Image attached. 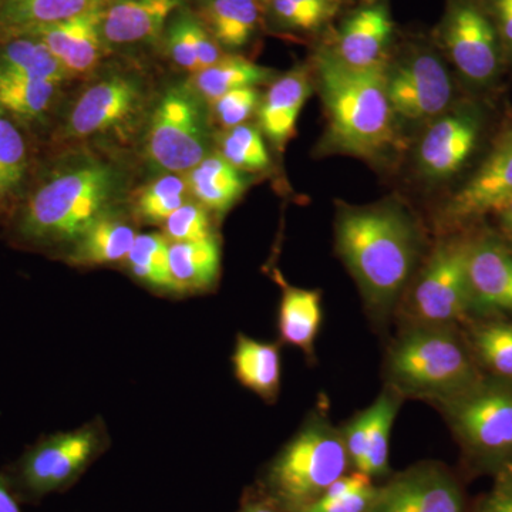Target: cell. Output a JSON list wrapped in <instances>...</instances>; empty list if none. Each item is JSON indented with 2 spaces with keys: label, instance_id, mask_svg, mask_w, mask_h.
<instances>
[{
  "label": "cell",
  "instance_id": "7402d4cb",
  "mask_svg": "<svg viewBox=\"0 0 512 512\" xmlns=\"http://www.w3.org/2000/svg\"><path fill=\"white\" fill-rule=\"evenodd\" d=\"M170 271L175 295L210 291L221 272V249L217 238L194 242H170Z\"/></svg>",
  "mask_w": 512,
  "mask_h": 512
},
{
  "label": "cell",
  "instance_id": "2e32d148",
  "mask_svg": "<svg viewBox=\"0 0 512 512\" xmlns=\"http://www.w3.org/2000/svg\"><path fill=\"white\" fill-rule=\"evenodd\" d=\"M143 101V87L133 76L113 74L93 84L70 111L67 134L74 138L96 136L130 120Z\"/></svg>",
  "mask_w": 512,
  "mask_h": 512
},
{
  "label": "cell",
  "instance_id": "52a82bcc",
  "mask_svg": "<svg viewBox=\"0 0 512 512\" xmlns=\"http://www.w3.org/2000/svg\"><path fill=\"white\" fill-rule=\"evenodd\" d=\"M111 437L101 417L69 431L43 436L6 470L22 504H37L66 493L107 453Z\"/></svg>",
  "mask_w": 512,
  "mask_h": 512
},
{
  "label": "cell",
  "instance_id": "4316f807",
  "mask_svg": "<svg viewBox=\"0 0 512 512\" xmlns=\"http://www.w3.org/2000/svg\"><path fill=\"white\" fill-rule=\"evenodd\" d=\"M164 35L168 55L188 72L198 73L222 59L220 45L187 6L170 19Z\"/></svg>",
  "mask_w": 512,
  "mask_h": 512
},
{
  "label": "cell",
  "instance_id": "6da1fadb",
  "mask_svg": "<svg viewBox=\"0 0 512 512\" xmlns=\"http://www.w3.org/2000/svg\"><path fill=\"white\" fill-rule=\"evenodd\" d=\"M336 245L377 322L389 319L412 279L419 234L392 205L346 208L336 221Z\"/></svg>",
  "mask_w": 512,
  "mask_h": 512
},
{
  "label": "cell",
  "instance_id": "ee69618b",
  "mask_svg": "<svg viewBox=\"0 0 512 512\" xmlns=\"http://www.w3.org/2000/svg\"><path fill=\"white\" fill-rule=\"evenodd\" d=\"M237 512H284L258 488H249Z\"/></svg>",
  "mask_w": 512,
  "mask_h": 512
},
{
  "label": "cell",
  "instance_id": "7c38bea8",
  "mask_svg": "<svg viewBox=\"0 0 512 512\" xmlns=\"http://www.w3.org/2000/svg\"><path fill=\"white\" fill-rule=\"evenodd\" d=\"M367 512H467L457 477L443 464L421 463L377 487Z\"/></svg>",
  "mask_w": 512,
  "mask_h": 512
},
{
  "label": "cell",
  "instance_id": "e0dca14e",
  "mask_svg": "<svg viewBox=\"0 0 512 512\" xmlns=\"http://www.w3.org/2000/svg\"><path fill=\"white\" fill-rule=\"evenodd\" d=\"M187 0H107L101 12L106 46L146 45L163 36Z\"/></svg>",
  "mask_w": 512,
  "mask_h": 512
},
{
  "label": "cell",
  "instance_id": "ac0fdd59",
  "mask_svg": "<svg viewBox=\"0 0 512 512\" xmlns=\"http://www.w3.org/2000/svg\"><path fill=\"white\" fill-rule=\"evenodd\" d=\"M104 5L106 3L62 22L40 26L23 36L42 42L70 76L90 72L107 47L100 26Z\"/></svg>",
  "mask_w": 512,
  "mask_h": 512
},
{
  "label": "cell",
  "instance_id": "7dc6e473",
  "mask_svg": "<svg viewBox=\"0 0 512 512\" xmlns=\"http://www.w3.org/2000/svg\"><path fill=\"white\" fill-rule=\"evenodd\" d=\"M365 2L373 3L375 0H365Z\"/></svg>",
  "mask_w": 512,
  "mask_h": 512
},
{
  "label": "cell",
  "instance_id": "f546056e",
  "mask_svg": "<svg viewBox=\"0 0 512 512\" xmlns=\"http://www.w3.org/2000/svg\"><path fill=\"white\" fill-rule=\"evenodd\" d=\"M192 194L205 208L225 212L235 204L247 188V180L238 168L221 154L205 157L188 175Z\"/></svg>",
  "mask_w": 512,
  "mask_h": 512
},
{
  "label": "cell",
  "instance_id": "f6af8a7d",
  "mask_svg": "<svg viewBox=\"0 0 512 512\" xmlns=\"http://www.w3.org/2000/svg\"><path fill=\"white\" fill-rule=\"evenodd\" d=\"M493 215L498 224V237L503 239L508 247L512 248V197L501 205Z\"/></svg>",
  "mask_w": 512,
  "mask_h": 512
},
{
  "label": "cell",
  "instance_id": "cb8c5ba5",
  "mask_svg": "<svg viewBox=\"0 0 512 512\" xmlns=\"http://www.w3.org/2000/svg\"><path fill=\"white\" fill-rule=\"evenodd\" d=\"M137 235L128 222L106 215L74 242L66 261L84 268L119 264L126 261Z\"/></svg>",
  "mask_w": 512,
  "mask_h": 512
},
{
  "label": "cell",
  "instance_id": "603a6c76",
  "mask_svg": "<svg viewBox=\"0 0 512 512\" xmlns=\"http://www.w3.org/2000/svg\"><path fill=\"white\" fill-rule=\"evenodd\" d=\"M461 329L481 373L512 382V319L470 318Z\"/></svg>",
  "mask_w": 512,
  "mask_h": 512
},
{
  "label": "cell",
  "instance_id": "8992f818",
  "mask_svg": "<svg viewBox=\"0 0 512 512\" xmlns=\"http://www.w3.org/2000/svg\"><path fill=\"white\" fill-rule=\"evenodd\" d=\"M473 476L512 468V382L483 376L460 396L439 404Z\"/></svg>",
  "mask_w": 512,
  "mask_h": 512
},
{
  "label": "cell",
  "instance_id": "484cf974",
  "mask_svg": "<svg viewBox=\"0 0 512 512\" xmlns=\"http://www.w3.org/2000/svg\"><path fill=\"white\" fill-rule=\"evenodd\" d=\"M107 0H0V42L82 15Z\"/></svg>",
  "mask_w": 512,
  "mask_h": 512
},
{
  "label": "cell",
  "instance_id": "ffe728a7",
  "mask_svg": "<svg viewBox=\"0 0 512 512\" xmlns=\"http://www.w3.org/2000/svg\"><path fill=\"white\" fill-rule=\"evenodd\" d=\"M311 79L305 69H293L272 84L259 104L262 131L278 148L296 133V123L306 100L311 96Z\"/></svg>",
  "mask_w": 512,
  "mask_h": 512
},
{
  "label": "cell",
  "instance_id": "44dd1931",
  "mask_svg": "<svg viewBox=\"0 0 512 512\" xmlns=\"http://www.w3.org/2000/svg\"><path fill=\"white\" fill-rule=\"evenodd\" d=\"M232 369L241 386L274 403L281 392L282 359L278 343L262 342L238 333L232 352Z\"/></svg>",
  "mask_w": 512,
  "mask_h": 512
},
{
  "label": "cell",
  "instance_id": "7bdbcfd3",
  "mask_svg": "<svg viewBox=\"0 0 512 512\" xmlns=\"http://www.w3.org/2000/svg\"><path fill=\"white\" fill-rule=\"evenodd\" d=\"M481 3L497 30L508 66L512 64V0H481Z\"/></svg>",
  "mask_w": 512,
  "mask_h": 512
},
{
  "label": "cell",
  "instance_id": "4dcf8cb0",
  "mask_svg": "<svg viewBox=\"0 0 512 512\" xmlns=\"http://www.w3.org/2000/svg\"><path fill=\"white\" fill-rule=\"evenodd\" d=\"M0 73L18 74L56 84L70 76L42 42L29 36L0 42Z\"/></svg>",
  "mask_w": 512,
  "mask_h": 512
},
{
  "label": "cell",
  "instance_id": "83f0119b",
  "mask_svg": "<svg viewBox=\"0 0 512 512\" xmlns=\"http://www.w3.org/2000/svg\"><path fill=\"white\" fill-rule=\"evenodd\" d=\"M198 18L220 47L238 50L258 30L261 5L259 0H201Z\"/></svg>",
  "mask_w": 512,
  "mask_h": 512
},
{
  "label": "cell",
  "instance_id": "7a4b0ae2",
  "mask_svg": "<svg viewBox=\"0 0 512 512\" xmlns=\"http://www.w3.org/2000/svg\"><path fill=\"white\" fill-rule=\"evenodd\" d=\"M119 184L117 171L93 158L62 168L37 187L20 211L19 241L33 248H72L110 214Z\"/></svg>",
  "mask_w": 512,
  "mask_h": 512
},
{
  "label": "cell",
  "instance_id": "836d02e7",
  "mask_svg": "<svg viewBox=\"0 0 512 512\" xmlns=\"http://www.w3.org/2000/svg\"><path fill=\"white\" fill-rule=\"evenodd\" d=\"M59 84L0 73V109L19 120L42 119L52 106Z\"/></svg>",
  "mask_w": 512,
  "mask_h": 512
},
{
  "label": "cell",
  "instance_id": "4fadbf2b",
  "mask_svg": "<svg viewBox=\"0 0 512 512\" xmlns=\"http://www.w3.org/2000/svg\"><path fill=\"white\" fill-rule=\"evenodd\" d=\"M512 197V123L498 134L476 173L447 202L444 220L468 228Z\"/></svg>",
  "mask_w": 512,
  "mask_h": 512
},
{
  "label": "cell",
  "instance_id": "74e56055",
  "mask_svg": "<svg viewBox=\"0 0 512 512\" xmlns=\"http://www.w3.org/2000/svg\"><path fill=\"white\" fill-rule=\"evenodd\" d=\"M221 156L239 171H262L271 164L261 131L249 124L229 128L221 140Z\"/></svg>",
  "mask_w": 512,
  "mask_h": 512
},
{
  "label": "cell",
  "instance_id": "bcb514c9",
  "mask_svg": "<svg viewBox=\"0 0 512 512\" xmlns=\"http://www.w3.org/2000/svg\"><path fill=\"white\" fill-rule=\"evenodd\" d=\"M18 495L13 491L8 477L0 471V512H23Z\"/></svg>",
  "mask_w": 512,
  "mask_h": 512
},
{
  "label": "cell",
  "instance_id": "f1b7e54d",
  "mask_svg": "<svg viewBox=\"0 0 512 512\" xmlns=\"http://www.w3.org/2000/svg\"><path fill=\"white\" fill-rule=\"evenodd\" d=\"M403 397L392 387L386 386L372 406L367 407L363 460L360 473L370 478L386 477L390 473V434Z\"/></svg>",
  "mask_w": 512,
  "mask_h": 512
},
{
  "label": "cell",
  "instance_id": "d6986e66",
  "mask_svg": "<svg viewBox=\"0 0 512 512\" xmlns=\"http://www.w3.org/2000/svg\"><path fill=\"white\" fill-rule=\"evenodd\" d=\"M393 22L384 5H370L350 15L336 37L333 55L353 69L387 66Z\"/></svg>",
  "mask_w": 512,
  "mask_h": 512
},
{
  "label": "cell",
  "instance_id": "f35d334b",
  "mask_svg": "<svg viewBox=\"0 0 512 512\" xmlns=\"http://www.w3.org/2000/svg\"><path fill=\"white\" fill-rule=\"evenodd\" d=\"M269 5L282 28L315 32L336 15L340 0H269Z\"/></svg>",
  "mask_w": 512,
  "mask_h": 512
},
{
  "label": "cell",
  "instance_id": "d590c367",
  "mask_svg": "<svg viewBox=\"0 0 512 512\" xmlns=\"http://www.w3.org/2000/svg\"><path fill=\"white\" fill-rule=\"evenodd\" d=\"M28 170L25 138L8 113L0 109V197L12 194Z\"/></svg>",
  "mask_w": 512,
  "mask_h": 512
},
{
  "label": "cell",
  "instance_id": "30bf717a",
  "mask_svg": "<svg viewBox=\"0 0 512 512\" xmlns=\"http://www.w3.org/2000/svg\"><path fill=\"white\" fill-rule=\"evenodd\" d=\"M208 127L201 96L187 86L168 89L158 101L147 136V153L167 171L192 170L207 157Z\"/></svg>",
  "mask_w": 512,
  "mask_h": 512
},
{
  "label": "cell",
  "instance_id": "ab89813d",
  "mask_svg": "<svg viewBox=\"0 0 512 512\" xmlns=\"http://www.w3.org/2000/svg\"><path fill=\"white\" fill-rule=\"evenodd\" d=\"M164 237L170 242H194L215 237L204 205L185 202L164 222Z\"/></svg>",
  "mask_w": 512,
  "mask_h": 512
},
{
  "label": "cell",
  "instance_id": "5b68a950",
  "mask_svg": "<svg viewBox=\"0 0 512 512\" xmlns=\"http://www.w3.org/2000/svg\"><path fill=\"white\" fill-rule=\"evenodd\" d=\"M345 440L328 417L313 412L265 468L258 488L284 512H301L348 473Z\"/></svg>",
  "mask_w": 512,
  "mask_h": 512
},
{
  "label": "cell",
  "instance_id": "5bb4252c",
  "mask_svg": "<svg viewBox=\"0 0 512 512\" xmlns=\"http://www.w3.org/2000/svg\"><path fill=\"white\" fill-rule=\"evenodd\" d=\"M483 128V111L471 104L441 114L426 131L417 150L421 173L433 180L453 177L473 156Z\"/></svg>",
  "mask_w": 512,
  "mask_h": 512
},
{
  "label": "cell",
  "instance_id": "60d3db41",
  "mask_svg": "<svg viewBox=\"0 0 512 512\" xmlns=\"http://www.w3.org/2000/svg\"><path fill=\"white\" fill-rule=\"evenodd\" d=\"M214 113L225 128L245 124L259 106V92L256 87L232 90L214 101Z\"/></svg>",
  "mask_w": 512,
  "mask_h": 512
},
{
  "label": "cell",
  "instance_id": "9c48e42d",
  "mask_svg": "<svg viewBox=\"0 0 512 512\" xmlns=\"http://www.w3.org/2000/svg\"><path fill=\"white\" fill-rule=\"evenodd\" d=\"M439 36L457 72L471 86L490 89L500 80L507 62L481 0H448Z\"/></svg>",
  "mask_w": 512,
  "mask_h": 512
},
{
  "label": "cell",
  "instance_id": "277c9868",
  "mask_svg": "<svg viewBox=\"0 0 512 512\" xmlns=\"http://www.w3.org/2000/svg\"><path fill=\"white\" fill-rule=\"evenodd\" d=\"M386 386L403 399L439 404L483 379L461 326L404 328L387 352Z\"/></svg>",
  "mask_w": 512,
  "mask_h": 512
},
{
  "label": "cell",
  "instance_id": "1f68e13d",
  "mask_svg": "<svg viewBox=\"0 0 512 512\" xmlns=\"http://www.w3.org/2000/svg\"><path fill=\"white\" fill-rule=\"evenodd\" d=\"M124 262L140 284L156 292L175 295L170 271V241L163 234H138Z\"/></svg>",
  "mask_w": 512,
  "mask_h": 512
},
{
  "label": "cell",
  "instance_id": "d4e9b609",
  "mask_svg": "<svg viewBox=\"0 0 512 512\" xmlns=\"http://www.w3.org/2000/svg\"><path fill=\"white\" fill-rule=\"evenodd\" d=\"M282 298L278 311L279 339L301 349L306 357L315 353V342L322 325V296L319 291L296 288L281 281Z\"/></svg>",
  "mask_w": 512,
  "mask_h": 512
},
{
  "label": "cell",
  "instance_id": "8d00e7d4",
  "mask_svg": "<svg viewBox=\"0 0 512 512\" xmlns=\"http://www.w3.org/2000/svg\"><path fill=\"white\" fill-rule=\"evenodd\" d=\"M185 192L187 185L183 178L173 174L158 178L138 194V217L148 224H164L174 211L185 204Z\"/></svg>",
  "mask_w": 512,
  "mask_h": 512
},
{
  "label": "cell",
  "instance_id": "8fae6325",
  "mask_svg": "<svg viewBox=\"0 0 512 512\" xmlns=\"http://www.w3.org/2000/svg\"><path fill=\"white\" fill-rule=\"evenodd\" d=\"M387 93L394 114L407 120H427L450 109L454 87L440 57L421 50L387 72Z\"/></svg>",
  "mask_w": 512,
  "mask_h": 512
},
{
  "label": "cell",
  "instance_id": "b9f144b4",
  "mask_svg": "<svg viewBox=\"0 0 512 512\" xmlns=\"http://www.w3.org/2000/svg\"><path fill=\"white\" fill-rule=\"evenodd\" d=\"M493 480L490 490L478 498L471 512H512V468Z\"/></svg>",
  "mask_w": 512,
  "mask_h": 512
},
{
  "label": "cell",
  "instance_id": "ba28073f",
  "mask_svg": "<svg viewBox=\"0 0 512 512\" xmlns=\"http://www.w3.org/2000/svg\"><path fill=\"white\" fill-rule=\"evenodd\" d=\"M473 231L444 239L404 298V328L461 326L471 318L468 256Z\"/></svg>",
  "mask_w": 512,
  "mask_h": 512
},
{
  "label": "cell",
  "instance_id": "3957f363",
  "mask_svg": "<svg viewBox=\"0 0 512 512\" xmlns=\"http://www.w3.org/2000/svg\"><path fill=\"white\" fill-rule=\"evenodd\" d=\"M315 69L329 117L330 146L365 158L392 146L396 128L387 66L353 69L329 49L316 55Z\"/></svg>",
  "mask_w": 512,
  "mask_h": 512
},
{
  "label": "cell",
  "instance_id": "e575fe53",
  "mask_svg": "<svg viewBox=\"0 0 512 512\" xmlns=\"http://www.w3.org/2000/svg\"><path fill=\"white\" fill-rule=\"evenodd\" d=\"M376 494L372 478L355 470L336 480L318 501L301 512H367Z\"/></svg>",
  "mask_w": 512,
  "mask_h": 512
},
{
  "label": "cell",
  "instance_id": "d6a6232c",
  "mask_svg": "<svg viewBox=\"0 0 512 512\" xmlns=\"http://www.w3.org/2000/svg\"><path fill=\"white\" fill-rule=\"evenodd\" d=\"M272 76L274 72L249 60L241 57H222L220 62L195 73V92L200 94L202 99L214 103L232 90L256 87L268 82Z\"/></svg>",
  "mask_w": 512,
  "mask_h": 512
},
{
  "label": "cell",
  "instance_id": "9a60e30c",
  "mask_svg": "<svg viewBox=\"0 0 512 512\" xmlns=\"http://www.w3.org/2000/svg\"><path fill=\"white\" fill-rule=\"evenodd\" d=\"M471 318L512 319V248L494 231L474 232L468 256Z\"/></svg>",
  "mask_w": 512,
  "mask_h": 512
}]
</instances>
